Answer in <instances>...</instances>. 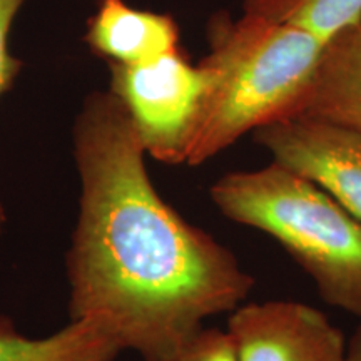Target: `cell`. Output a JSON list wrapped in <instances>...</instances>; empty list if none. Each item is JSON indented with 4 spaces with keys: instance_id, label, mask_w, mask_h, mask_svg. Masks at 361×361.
Segmentation results:
<instances>
[{
    "instance_id": "6da1fadb",
    "label": "cell",
    "mask_w": 361,
    "mask_h": 361,
    "mask_svg": "<svg viewBox=\"0 0 361 361\" xmlns=\"http://www.w3.org/2000/svg\"><path fill=\"white\" fill-rule=\"evenodd\" d=\"M72 152L80 192L66 252L69 319L99 322L121 350L149 360L243 305L255 278L162 200L137 129L109 89L84 99Z\"/></svg>"
},
{
    "instance_id": "7a4b0ae2",
    "label": "cell",
    "mask_w": 361,
    "mask_h": 361,
    "mask_svg": "<svg viewBox=\"0 0 361 361\" xmlns=\"http://www.w3.org/2000/svg\"><path fill=\"white\" fill-rule=\"evenodd\" d=\"M206 35L209 51L200 62L206 90L188 166L204 164L247 133L296 117L324 47L303 27L246 11L238 19L213 13Z\"/></svg>"
},
{
    "instance_id": "3957f363",
    "label": "cell",
    "mask_w": 361,
    "mask_h": 361,
    "mask_svg": "<svg viewBox=\"0 0 361 361\" xmlns=\"http://www.w3.org/2000/svg\"><path fill=\"white\" fill-rule=\"evenodd\" d=\"M209 196L224 218L273 238L324 303L361 318V221L319 184L273 161L224 174Z\"/></svg>"
},
{
    "instance_id": "277c9868",
    "label": "cell",
    "mask_w": 361,
    "mask_h": 361,
    "mask_svg": "<svg viewBox=\"0 0 361 361\" xmlns=\"http://www.w3.org/2000/svg\"><path fill=\"white\" fill-rule=\"evenodd\" d=\"M109 89L124 104L146 154L164 164H186L206 72L183 49L137 66L109 64Z\"/></svg>"
},
{
    "instance_id": "5b68a950",
    "label": "cell",
    "mask_w": 361,
    "mask_h": 361,
    "mask_svg": "<svg viewBox=\"0 0 361 361\" xmlns=\"http://www.w3.org/2000/svg\"><path fill=\"white\" fill-rule=\"evenodd\" d=\"M226 331L238 361H350L341 329L323 311L300 301L239 305Z\"/></svg>"
},
{
    "instance_id": "8992f818",
    "label": "cell",
    "mask_w": 361,
    "mask_h": 361,
    "mask_svg": "<svg viewBox=\"0 0 361 361\" xmlns=\"http://www.w3.org/2000/svg\"><path fill=\"white\" fill-rule=\"evenodd\" d=\"M252 139L274 162L314 180L361 221V133L298 116L255 130Z\"/></svg>"
},
{
    "instance_id": "52a82bcc",
    "label": "cell",
    "mask_w": 361,
    "mask_h": 361,
    "mask_svg": "<svg viewBox=\"0 0 361 361\" xmlns=\"http://www.w3.org/2000/svg\"><path fill=\"white\" fill-rule=\"evenodd\" d=\"M82 40L107 64L137 66L179 49V27L169 13L141 11L126 0H96Z\"/></svg>"
},
{
    "instance_id": "ba28073f",
    "label": "cell",
    "mask_w": 361,
    "mask_h": 361,
    "mask_svg": "<svg viewBox=\"0 0 361 361\" xmlns=\"http://www.w3.org/2000/svg\"><path fill=\"white\" fill-rule=\"evenodd\" d=\"M298 116L361 133V16L324 42Z\"/></svg>"
},
{
    "instance_id": "9c48e42d",
    "label": "cell",
    "mask_w": 361,
    "mask_h": 361,
    "mask_svg": "<svg viewBox=\"0 0 361 361\" xmlns=\"http://www.w3.org/2000/svg\"><path fill=\"white\" fill-rule=\"evenodd\" d=\"M121 353L114 336L94 319H69L56 333L30 338L0 316V361H114Z\"/></svg>"
},
{
    "instance_id": "30bf717a",
    "label": "cell",
    "mask_w": 361,
    "mask_h": 361,
    "mask_svg": "<svg viewBox=\"0 0 361 361\" xmlns=\"http://www.w3.org/2000/svg\"><path fill=\"white\" fill-rule=\"evenodd\" d=\"M243 11L286 22L326 42L361 16V0H245Z\"/></svg>"
},
{
    "instance_id": "8fae6325",
    "label": "cell",
    "mask_w": 361,
    "mask_h": 361,
    "mask_svg": "<svg viewBox=\"0 0 361 361\" xmlns=\"http://www.w3.org/2000/svg\"><path fill=\"white\" fill-rule=\"evenodd\" d=\"M142 361H238V358L228 331L202 326L174 350Z\"/></svg>"
},
{
    "instance_id": "7c38bea8",
    "label": "cell",
    "mask_w": 361,
    "mask_h": 361,
    "mask_svg": "<svg viewBox=\"0 0 361 361\" xmlns=\"http://www.w3.org/2000/svg\"><path fill=\"white\" fill-rule=\"evenodd\" d=\"M27 0H0V97L12 89L19 78L24 62L19 57L11 54L8 37H11L12 25L20 8L25 6ZM7 226V209L0 197V234Z\"/></svg>"
},
{
    "instance_id": "4fadbf2b",
    "label": "cell",
    "mask_w": 361,
    "mask_h": 361,
    "mask_svg": "<svg viewBox=\"0 0 361 361\" xmlns=\"http://www.w3.org/2000/svg\"><path fill=\"white\" fill-rule=\"evenodd\" d=\"M348 356L350 361H361V322L348 338Z\"/></svg>"
}]
</instances>
